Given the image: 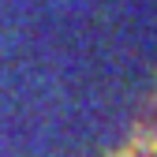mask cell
Returning <instances> with one entry per match:
<instances>
[{"label":"cell","mask_w":157,"mask_h":157,"mask_svg":"<svg viewBox=\"0 0 157 157\" xmlns=\"http://www.w3.org/2000/svg\"><path fill=\"white\" fill-rule=\"evenodd\" d=\"M124 157H157V105L135 124L131 139L124 146Z\"/></svg>","instance_id":"obj_1"}]
</instances>
